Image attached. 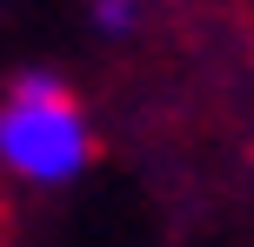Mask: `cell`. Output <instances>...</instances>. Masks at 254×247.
Segmentation results:
<instances>
[{
	"mask_svg": "<svg viewBox=\"0 0 254 247\" xmlns=\"http://www.w3.org/2000/svg\"><path fill=\"white\" fill-rule=\"evenodd\" d=\"M94 127L54 67H20L0 94V160L34 187H67L94 167Z\"/></svg>",
	"mask_w": 254,
	"mask_h": 247,
	"instance_id": "cell-1",
	"label": "cell"
},
{
	"mask_svg": "<svg viewBox=\"0 0 254 247\" xmlns=\"http://www.w3.org/2000/svg\"><path fill=\"white\" fill-rule=\"evenodd\" d=\"M94 27L101 34H127L134 27V0H94Z\"/></svg>",
	"mask_w": 254,
	"mask_h": 247,
	"instance_id": "cell-2",
	"label": "cell"
}]
</instances>
